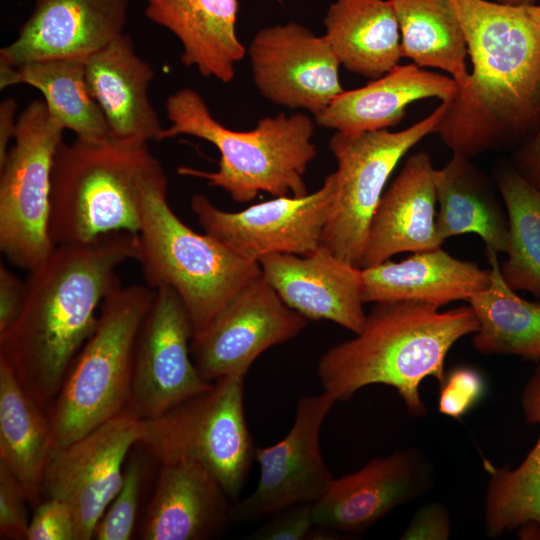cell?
<instances>
[{
    "mask_svg": "<svg viewBox=\"0 0 540 540\" xmlns=\"http://www.w3.org/2000/svg\"><path fill=\"white\" fill-rule=\"evenodd\" d=\"M52 450L47 415L0 359V465L19 481L32 505L40 503Z\"/></svg>",
    "mask_w": 540,
    "mask_h": 540,
    "instance_id": "28",
    "label": "cell"
},
{
    "mask_svg": "<svg viewBox=\"0 0 540 540\" xmlns=\"http://www.w3.org/2000/svg\"><path fill=\"white\" fill-rule=\"evenodd\" d=\"M498 3L508 5H531L535 3V0H494Z\"/></svg>",
    "mask_w": 540,
    "mask_h": 540,
    "instance_id": "44",
    "label": "cell"
},
{
    "mask_svg": "<svg viewBox=\"0 0 540 540\" xmlns=\"http://www.w3.org/2000/svg\"><path fill=\"white\" fill-rule=\"evenodd\" d=\"M155 293L148 285H119L105 297L94 331L46 414L53 449L77 440L128 406L136 339Z\"/></svg>",
    "mask_w": 540,
    "mask_h": 540,
    "instance_id": "7",
    "label": "cell"
},
{
    "mask_svg": "<svg viewBox=\"0 0 540 540\" xmlns=\"http://www.w3.org/2000/svg\"><path fill=\"white\" fill-rule=\"evenodd\" d=\"M520 404L524 418L528 424H537L540 427V364L525 384Z\"/></svg>",
    "mask_w": 540,
    "mask_h": 540,
    "instance_id": "42",
    "label": "cell"
},
{
    "mask_svg": "<svg viewBox=\"0 0 540 540\" xmlns=\"http://www.w3.org/2000/svg\"><path fill=\"white\" fill-rule=\"evenodd\" d=\"M143 432V419L128 406L77 440L54 448L48 459L41 496L71 509L75 540H89L117 495L126 456Z\"/></svg>",
    "mask_w": 540,
    "mask_h": 540,
    "instance_id": "11",
    "label": "cell"
},
{
    "mask_svg": "<svg viewBox=\"0 0 540 540\" xmlns=\"http://www.w3.org/2000/svg\"><path fill=\"white\" fill-rule=\"evenodd\" d=\"M429 481V465L414 449L374 458L359 470L333 479L313 503L315 524L331 532H362L416 497Z\"/></svg>",
    "mask_w": 540,
    "mask_h": 540,
    "instance_id": "18",
    "label": "cell"
},
{
    "mask_svg": "<svg viewBox=\"0 0 540 540\" xmlns=\"http://www.w3.org/2000/svg\"><path fill=\"white\" fill-rule=\"evenodd\" d=\"M364 303L406 300L435 307L469 300L491 282L489 269L451 256L441 247L361 268Z\"/></svg>",
    "mask_w": 540,
    "mask_h": 540,
    "instance_id": "24",
    "label": "cell"
},
{
    "mask_svg": "<svg viewBox=\"0 0 540 540\" xmlns=\"http://www.w3.org/2000/svg\"><path fill=\"white\" fill-rule=\"evenodd\" d=\"M258 263L283 302L304 318L328 320L354 334L361 331L366 319L361 268L323 244L305 256L270 254Z\"/></svg>",
    "mask_w": 540,
    "mask_h": 540,
    "instance_id": "19",
    "label": "cell"
},
{
    "mask_svg": "<svg viewBox=\"0 0 540 540\" xmlns=\"http://www.w3.org/2000/svg\"><path fill=\"white\" fill-rule=\"evenodd\" d=\"M27 84L39 90L43 100L63 129L84 141L112 137L110 127L88 88L85 60L58 58L33 61L10 67L0 65L1 90Z\"/></svg>",
    "mask_w": 540,
    "mask_h": 540,
    "instance_id": "29",
    "label": "cell"
},
{
    "mask_svg": "<svg viewBox=\"0 0 540 540\" xmlns=\"http://www.w3.org/2000/svg\"><path fill=\"white\" fill-rule=\"evenodd\" d=\"M484 524L492 538L518 530L521 538L540 539V435L518 467L491 471Z\"/></svg>",
    "mask_w": 540,
    "mask_h": 540,
    "instance_id": "33",
    "label": "cell"
},
{
    "mask_svg": "<svg viewBox=\"0 0 540 540\" xmlns=\"http://www.w3.org/2000/svg\"><path fill=\"white\" fill-rule=\"evenodd\" d=\"M334 192V176L302 197L282 196L237 212L217 208L203 194L191 209L204 232L237 256L251 261L270 254L305 256L321 245Z\"/></svg>",
    "mask_w": 540,
    "mask_h": 540,
    "instance_id": "12",
    "label": "cell"
},
{
    "mask_svg": "<svg viewBox=\"0 0 540 540\" xmlns=\"http://www.w3.org/2000/svg\"><path fill=\"white\" fill-rule=\"evenodd\" d=\"M166 112L170 125L163 128L161 140L190 135L211 143L220 153L218 170L181 166L180 175L202 178L238 203L249 202L260 192L273 197L308 194L304 175L316 156L315 123L308 115L280 113L259 119L253 130L235 131L218 122L191 88L169 95Z\"/></svg>",
    "mask_w": 540,
    "mask_h": 540,
    "instance_id": "4",
    "label": "cell"
},
{
    "mask_svg": "<svg viewBox=\"0 0 540 540\" xmlns=\"http://www.w3.org/2000/svg\"><path fill=\"white\" fill-rule=\"evenodd\" d=\"M247 53L256 88L275 104L316 116L345 91L325 37L297 22L260 29Z\"/></svg>",
    "mask_w": 540,
    "mask_h": 540,
    "instance_id": "16",
    "label": "cell"
},
{
    "mask_svg": "<svg viewBox=\"0 0 540 540\" xmlns=\"http://www.w3.org/2000/svg\"><path fill=\"white\" fill-rule=\"evenodd\" d=\"M28 498L19 481L0 465V536L5 539H26L30 520Z\"/></svg>",
    "mask_w": 540,
    "mask_h": 540,
    "instance_id": "36",
    "label": "cell"
},
{
    "mask_svg": "<svg viewBox=\"0 0 540 540\" xmlns=\"http://www.w3.org/2000/svg\"><path fill=\"white\" fill-rule=\"evenodd\" d=\"M335 403L324 391L301 397L287 435L274 445L255 447L258 483L247 498L234 505L235 521L269 517L292 505L315 503L323 496L334 478L321 454L320 431Z\"/></svg>",
    "mask_w": 540,
    "mask_h": 540,
    "instance_id": "14",
    "label": "cell"
},
{
    "mask_svg": "<svg viewBox=\"0 0 540 540\" xmlns=\"http://www.w3.org/2000/svg\"><path fill=\"white\" fill-rule=\"evenodd\" d=\"M28 540H75L74 518L69 506L56 498L37 505L29 522Z\"/></svg>",
    "mask_w": 540,
    "mask_h": 540,
    "instance_id": "37",
    "label": "cell"
},
{
    "mask_svg": "<svg viewBox=\"0 0 540 540\" xmlns=\"http://www.w3.org/2000/svg\"><path fill=\"white\" fill-rule=\"evenodd\" d=\"M17 109L16 100L12 97L6 98L0 105V164L4 161L8 144L14 138L16 129L15 113Z\"/></svg>",
    "mask_w": 540,
    "mask_h": 540,
    "instance_id": "43",
    "label": "cell"
},
{
    "mask_svg": "<svg viewBox=\"0 0 540 540\" xmlns=\"http://www.w3.org/2000/svg\"><path fill=\"white\" fill-rule=\"evenodd\" d=\"M136 240L135 260L147 285L170 287L179 295L190 316L193 337L204 332L262 274L259 263L237 256L178 218L168 203L163 169L144 187Z\"/></svg>",
    "mask_w": 540,
    "mask_h": 540,
    "instance_id": "6",
    "label": "cell"
},
{
    "mask_svg": "<svg viewBox=\"0 0 540 540\" xmlns=\"http://www.w3.org/2000/svg\"><path fill=\"white\" fill-rule=\"evenodd\" d=\"M491 282L469 305L478 320L472 345L484 355H515L540 361V301L516 294L503 279L497 254L487 255Z\"/></svg>",
    "mask_w": 540,
    "mask_h": 540,
    "instance_id": "30",
    "label": "cell"
},
{
    "mask_svg": "<svg viewBox=\"0 0 540 540\" xmlns=\"http://www.w3.org/2000/svg\"><path fill=\"white\" fill-rule=\"evenodd\" d=\"M215 476L191 460L163 463L147 507L144 540H203L234 521V505Z\"/></svg>",
    "mask_w": 540,
    "mask_h": 540,
    "instance_id": "20",
    "label": "cell"
},
{
    "mask_svg": "<svg viewBox=\"0 0 540 540\" xmlns=\"http://www.w3.org/2000/svg\"><path fill=\"white\" fill-rule=\"evenodd\" d=\"M162 169L147 141H63L51 172L54 245L86 244L116 232L136 234L144 187Z\"/></svg>",
    "mask_w": 540,
    "mask_h": 540,
    "instance_id": "5",
    "label": "cell"
},
{
    "mask_svg": "<svg viewBox=\"0 0 540 540\" xmlns=\"http://www.w3.org/2000/svg\"><path fill=\"white\" fill-rule=\"evenodd\" d=\"M465 33L472 70L435 133L473 159L515 150L540 125V4L449 0Z\"/></svg>",
    "mask_w": 540,
    "mask_h": 540,
    "instance_id": "1",
    "label": "cell"
},
{
    "mask_svg": "<svg viewBox=\"0 0 540 540\" xmlns=\"http://www.w3.org/2000/svg\"><path fill=\"white\" fill-rule=\"evenodd\" d=\"M485 392V382L474 369L460 367L450 372L440 385L439 411L452 418L466 414Z\"/></svg>",
    "mask_w": 540,
    "mask_h": 540,
    "instance_id": "35",
    "label": "cell"
},
{
    "mask_svg": "<svg viewBox=\"0 0 540 540\" xmlns=\"http://www.w3.org/2000/svg\"><path fill=\"white\" fill-rule=\"evenodd\" d=\"M449 536L447 510L440 503H429L416 512L401 539H447Z\"/></svg>",
    "mask_w": 540,
    "mask_h": 540,
    "instance_id": "39",
    "label": "cell"
},
{
    "mask_svg": "<svg viewBox=\"0 0 540 540\" xmlns=\"http://www.w3.org/2000/svg\"><path fill=\"white\" fill-rule=\"evenodd\" d=\"M146 17L181 42V62L230 83L246 48L236 34L238 0H145ZM280 1V0H279Z\"/></svg>",
    "mask_w": 540,
    "mask_h": 540,
    "instance_id": "25",
    "label": "cell"
},
{
    "mask_svg": "<svg viewBox=\"0 0 540 540\" xmlns=\"http://www.w3.org/2000/svg\"><path fill=\"white\" fill-rule=\"evenodd\" d=\"M399 24L402 57L445 71L458 87L468 78L465 33L449 0H390Z\"/></svg>",
    "mask_w": 540,
    "mask_h": 540,
    "instance_id": "31",
    "label": "cell"
},
{
    "mask_svg": "<svg viewBox=\"0 0 540 540\" xmlns=\"http://www.w3.org/2000/svg\"><path fill=\"white\" fill-rule=\"evenodd\" d=\"M439 211L435 228L443 243L453 236L473 233L484 242L487 255L507 253L509 219L487 175L472 159L452 154L435 170Z\"/></svg>",
    "mask_w": 540,
    "mask_h": 540,
    "instance_id": "26",
    "label": "cell"
},
{
    "mask_svg": "<svg viewBox=\"0 0 540 540\" xmlns=\"http://www.w3.org/2000/svg\"><path fill=\"white\" fill-rule=\"evenodd\" d=\"M496 186L507 210L510 234L501 275L513 290L528 291L540 301V191L512 165L498 167Z\"/></svg>",
    "mask_w": 540,
    "mask_h": 540,
    "instance_id": "32",
    "label": "cell"
},
{
    "mask_svg": "<svg viewBox=\"0 0 540 540\" xmlns=\"http://www.w3.org/2000/svg\"><path fill=\"white\" fill-rule=\"evenodd\" d=\"M85 76L112 137L161 141L163 127L148 95L154 71L128 34L87 57Z\"/></svg>",
    "mask_w": 540,
    "mask_h": 540,
    "instance_id": "22",
    "label": "cell"
},
{
    "mask_svg": "<svg viewBox=\"0 0 540 540\" xmlns=\"http://www.w3.org/2000/svg\"><path fill=\"white\" fill-rule=\"evenodd\" d=\"M439 309L406 300L374 303L361 331L319 359L323 391L335 402L347 401L365 386L384 384L396 389L412 416H424L421 382L432 376L441 385L451 347L478 330L470 305Z\"/></svg>",
    "mask_w": 540,
    "mask_h": 540,
    "instance_id": "3",
    "label": "cell"
},
{
    "mask_svg": "<svg viewBox=\"0 0 540 540\" xmlns=\"http://www.w3.org/2000/svg\"><path fill=\"white\" fill-rule=\"evenodd\" d=\"M457 91L450 76L414 63L399 64L361 88L345 90L315 116V123L344 134L384 130L400 123L413 102L428 98L449 102Z\"/></svg>",
    "mask_w": 540,
    "mask_h": 540,
    "instance_id": "23",
    "label": "cell"
},
{
    "mask_svg": "<svg viewBox=\"0 0 540 540\" xmlns=\"http://www.w3.org/2000/svg\"><path fill=\"white\" fill-rule=\"evenodd\" d=\"M25 281L0 264V334L18 318L25 298Z\"/></svg>",
    "mask_w": 540,
    "mask_h": 540,
    "instance_id": "40",
    "label": "cell"
},
{
    "mask_svg": "<svg viewBox=\"0 0 540 540\" xmlns=\"http://www.w3.org/2000/svg\"><path fill=\"white\" fill-rule=\"evenodd\" d=\"M305 325L306 318L288 307L261 274L204 332L192 338V358L208 382L246 376L259 355L293 339Z\"/></svg>",
    "mask_w": 540,
    "mask_h": 540,
    "instance_id": "15",
    "label": "cell"
},
{
    "mask_svg": "<svg viewBox=\"0 0 540 540\" xmlns=\"http://www.w3.org/2000/svg\"><path fill=\"white\" fill-rule=\"evenodd\" d=\"M156 293L136 339L128 407L142 419L156 417L208 390L191 354L193 326L179 295Z\"/></svg>",
    "mask_w": 540,
    "mask_h": 540,
    "instance_id": "13",
    "label": "cell"
},
{
    "mask_svg": "<svg viewBox=\"0 0 540 540\" xmlns=\"http://www.w3.org/2000/svg\"><path fill=\"white\" fill-rule=\"evenodd\" d=\"M143 463L131 459L124 469L121 487L96 525L93 538L97 540H128L131 538L138 510Z\"/></svg>",
    "mask_w": 540,
    "mask_h": 540,
    "instance_id": "34",
    "label": "cell"
},
{
    "mask_svg": "<svg viewBox=\"0 0 540 540\" xmlns=\"http://www.w3.org/2000/svg\"><path fill=\"white\" fill-rule=\"evenodd\" d=\"M446 108L447 102H441L424 119L398 132H335L330 138L337 169L321 244L338 258L361 268L371 221L389 177L413 146L435 133Z\"/></svg>",
    "mask_w": 540,
    "mask_h": 540,
    "instance_id": "9",
    "label": "cell"
},
{
    "mask_svg": "<svg viewBox=\"0 0 540 540\" xmlns=\"http://www.w3.org/2000/svg\"><path fill=\"white\" fill-rule=\"evenodd\" d=\"M128 0H35L14 41L0 50V65L48 59H86L124 34Z\"/></svg>",
    "mask_w": 540,
    "mask_h": 540,
    "instance_id": "17",
    "label": "cell"
},
{
    "mask_svg": "<svg viewBox=\"0 0 540 540\" xmlns=\"http://www.w3.org/2000/svg\"><path fill=\"white\" fill-rule=\"evenodd\" d=\"M323 35L348 71L377 79L402 57L397 16L390 0H335L324 18Z\"/></svg>",
    "mask_w": 540,
    "mask_h": 540,
    "instance_id": "27",
    "label": "cell"
},
{
    "mask_svg": "<svg viewBox=\"0 0 540 540\" xmlns=\"http://www.w3.org/2000/svg\"><path fill=\"white\" fill-rule=\"evenodd\" d=\"M511 165L540 191V125L530 138L513 151Z\"/></svg>",
    "mask_w": 540,
    "mask_h": 540,
    "instance_id": "41",
    "label": "cell"
},
{
    "mask_svg": "<svg viewBox=\"0 0 540 540\" xmlns=\"http://www.w3.org/2000/svg\"><path fill=\"white\" fill-rule=\"evenodd\" d=\"M435 170L426 152L408 157L375 211L361 268L385 262L398 253L441 247L435 228Z\"/></svg>",
    "mask_w": 540,
    "mask_h": 540,
    "instance_id": "21",
    "label": "cell"
},
{
    "mask_svg": "<svg viewBox=\"0 0 540 540\" xmlns=\"http://www.w3.org/2000/svg\"><path fill=\"white\" fill-rule=\"evenodd\" d=\"M244 375L215 380L164 413L143 419L138 442L161 464L191 460L207 468L227 495H240L255 447L244 412Z\"/></svg>",
    "mask_w": 540,
    "mask_h": 540,
    "instance_id": "8",
    "label": "cell"
},
{
    "mask_svg": "<svg viewBox=\"0 0 540 540\" xmlns=\"http://www.w3.org/2000/svg\"><path fill=\"white\" fill-rule=\"evenodd\" d=\"M136 254V234L116 232L57 245L28 272L21 312L0 334V359L45 414L94 331L102 302L121 285L117 268Z\"/></svg>",
    "mask_w": 540,
    "mask_h": 540,
    "instance_id": "2",
    "label": "cell"
},
{
    "mask_svg": "<svg viewBox=\"0 0 540 540\" xmlns=\"http://www.w3.org/2000/svg\"><path fill=\"white\" fill-rule=\"evenodd\" d=\"M272 517L270 521L253 532L250 538L258 540L309 539L316 525L313 516V503L289 506Z\"/></svg>",
    "mask_w": 540,
    "mask_h": 540,
    "instance_id": "38",
    "label": "cell"
},
{
    "mask_svg": "<svg viewBox=\"0 0 540 540\" xmlns=\"http://www.w3.org/2000/svg\"><path fill=\"white\" fill-rule=\"evenodd\" d=\"M63 131L44 100L31 101L0 164V249L28 272L55 248L49 233L51 172Z\"/></svg>",
    "mask_w": 540,
    "mask_h": 540,
    "instance_id": "10",
    "label": "cell"
}]
</instances>
